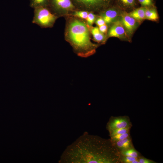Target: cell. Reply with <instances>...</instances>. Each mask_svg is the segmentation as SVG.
I'll return each mask as SVG.
<instances>
[{
    "label": "cell",
    "mask_w": 163,
    "mask_h": 163,
    "mask_svg": "<svg viewBox=\"0 0 163 163\" xmlns=\"http://www.w3.org/2000/svg\"><path fill=\"white\" fill-rule=\"evenodd\" d=\"M120 154L109 139L85 133L62 154V163H119Z\"/></svg>",
    "instance_id": "cell-1"
},
{
    "label": "cell",
    "mask_w": 163,
    "mask_h": 163,
    "mask_svg": "<svg viewBox=\"0 0 163 163\" xmlns=\"http://www.w3.org/2000/svg\"><path fill=\"white\" fill-rule=\"evenodd\" d=\"M88 28L83 21L73 19L68 24L65 32L67 41L72 46L75 53L83 57L94 54L99 46L91 41Z\"/></svg>",
    "instance_id": "cell-2"
},
{
    "label": "cell",
    "mask_w": 163,
    "mask_h": 163,
    "mask_svg": "<svg viewBox=\"0 0 163 163\" xmlns=\"http://www.w3.org/2000/svg\"><path fill=\"white\" fill-rule=\"evenodd\" d=\"M34 9L33 23L42 28L53 27L58 17L52 12L48 6L38 7Z\"/></svg>",
    "instance_id": "cell-3"
},
{
    "label": "cell",
    "mask_w": 163,
    "mask_h": 163,
    "mask_svg": "<svg viewBox=\"0 0 163 163\" xmlns=\"http://www.w3.org/2000/svg\"><path fill=\"white\" fill-rule=\"evenodd\" d=\"M75 7L85 9L103 10L111 5L113 0H72Z\"/></svg>",
    "instance_id": "cell-4"
},
{
    "label": "cell",
    "mask_w": 163,
    "mask_h": 163,
    "mask_svg": "<svg viewBox=\"0 0 163 163\" xmlns=\"http://www.w3.org/2000/svg\"><path fill=\"white\" fill-rule=\"evenodd\" d=\"M48 6L57 13L73 11L76 8L72 0H50Z\"/></svg>",
    "instance_id": "cell-5"
},
{
    "label": "cell",
    "mask_w": 163,
    "mask_h": 163,
    "mask_svg": "<svg viewBox=\"0 0 163 163\" xmlns=\"http://www.w3.org/2000/svg\"><path fill=\"white\" fill-rule=\"evenodd\" d=\"M119 20L121 22L129 38L138 27L140 23L125 11L121 13Z\"/></svg>",
    "instance_id": "cell-6"
},
{
    "label": "cell",
    "mask_w": 163,
    "mask_h": 163,
    "mask_svg": "<svg viewBox=\"0 0 163 163\" xmlns=\"http://www.w3.org/2000/svg\"><path fill=\"white\" fill-rule=\"evenodd\" d=\"M103 11L100 17L107 24H111L119 19L121 13L123 11L117 6L111 5Z\"/></svg>",
    "instance_id": "cell-7"
},
{
    "label": "cell",
    "mask_w": 163,
    "mask_h": 163,
    "mask_svg": "<svg viewBox=\"0 0 163 163\" xmlns=\"http://www.w3.org/2000/svg\"><path fill=\"white\" fill-rule=\"evenodd\" d=\"M108 37H115L121 40L129 41L130 38L119 19L111 24L108 32Z\"/></svg>",
    "instance_id": "cell-8"
},
{
    "label": "cell",
    "mask_w": 163,
    "mask_h": 163,
    "mask_svg": "<svg viewBox=\"0 0 163 163\" xmlns=\"http://www.w3.org/2000/svg\"><path fill=\"white\" fill-rule=\"evenodd\" d=\"M131 123L129 118L127 116L112 117L110 119L107 125L108 131L120 128L131 127Z\"/></svg>",
    "instance_id": "cell-9"
},
{
    "label": "cell",
    "mask_w": 163,
    "mask_h": 163,
    "mask_svg": "<svg viewBox=\"0 0 163 163\" xmlns=\"http://www.w3.org/2000/svg\"><path fill=\"white\" fill-rule=\"evenodd\" d=\"M112 143L119 152L134 147L130 136Z\"/></svg>",
    "instance_id": "cell-10"
},
{
    "label": "cell",
    "mask_w": 163,
    "mask_h": 163,
    "mask_svg": "<svg viewBox=\"0 0 163 163\" xmlns=\"http://www.w3.org/2000/svg\"><path fill=\"white\" fill-rule=\"evenodd\" d=\"M146 7H141L133 9L128 13L129 14L136 20L140 22L145 19V12Z\"/></svg>",
    "instance_id": "cell-11"
},
{
    "label": "cell",
    "mask_w": 163,
    "mask_h": 163,
    "mask_svg": "<svg viewBox=\"0 0 163 163\" xmlns=\"http://www.w3.org/2000/svg\"><path fill=\"white\" fill-rule=\"evenodd\" d=\"M91 32L95 41L102 44L105 43L107 40L106 37L104 34L100 32L98 27H91Z\"/></svg>",
    "instance_id": "cell-12"
},
{
    "label": "cell",
    "mask_w": 163,
    "mask_h": 163,
    "mask_svg": "<svg viewBox=\"0 0 163 163\" xmlns=\"http://www.w3.org/2000/svg\"><path fill=\"white\" fill-rule=\"evenodd\" d=\"M117 6L122 10L132 9L137 5V0H116Z\"/></svg>",
    "instance_id": "cell-13"
},
{
    "label": "cell",
    "mask_w": 163,
    "mask_h": 163,
    "mask_svg": "<svg viewBox=\"0 0 163 163\" xmlns=\"http://www.w3.org/2000/svg\"><path fill=\"white\" fill-rule=\"evenodd\" d=\"M145 19L153 21H157L158 20V16L157 10L155 6L146 7Z\"/></svg>",
    "instance_id": "cell-14"
},
{
    "label": "cell",
    "mask_w": 163,
    "mask_h": 163,
    "mask_svg": "<svg viewBox=\"0 0 163 163\" xmlns=\"http://www.w3.org/2000/svg\"><path fill=\"white\" fill-rule=\"evenodd\" d=\"M50 0H30V6L34 9L40 6H48Z\"/></svg>",
    "instance_id": "cell-15"
},
{
    "label": "cell",
    "mask_w": 163,
    "mask_h": 163,
    "mask_svg": "<svg viewBox=\"0 0 163 163\" xmlns=\"http://www.w3.org/2000/svg\"><path fill=\"white\" fill-rule=\"evenodd\" d=\"M123 155L129 156L134 157H139L141 156L140 153L136 151L134 148L120 152Z\"/></svg>",
    "instance_id": "cell-16"
},
{
    "label": "cell",
    "mask_w": 163,
    "mask_h": 163,
    "mask_svg": "<svg viewBox=\"0 0 163 163\" xmlns=\"http://www.w3.org/2000/svg\"><path fill=\"white\" fill-rule=\"evenodd\" d=\"M110 140L112 142L123 139L130 136L129 132L125 133L110 136Z\"/></svg>",
    "instance_id": "cell-17"
},
{
    "label": "cell",
    "mask_w": 163,
    "mask_h": 163,
    "mask_svg": "<svg viewBox=\"0 0 163 163\" xmlns=\"http://www.w3.org/2000/svg\"><path fill=\"white\" fill-rule=\"evenodd\" d=\"M131 127L116 129L109 130L110 136L120 134L129 132Z\"/></svg>",
    "instance_id": "cell-18"
},
{
    "label": "cell",
    "mask_w": 163,
    "mask_h": 163,
    "mask_svg": "<svg viewBox=\"0 0 163 163\" xmlns=\"http://www.w3.org/2000/svg\"><path fill=\"white\" fill-rule=\"evenodd\" d=\"M138 158L139 157H134L129 156H124L120 154V163H132L133 161L138 159Z\"/></svg>",
    "instance_id": "cell-19"
},
{
    "label": "cell",
    "mask_w": 163,
    "mask_h": 163,
    "mask_svg": "<svg viewBox=\"0 0 163 163\" xmlns=\"http://www.w3.org/2000/svg\"><path fill=\"white\" fill-rule=\"evenodd\" d=\"M88 12L86 11H76L74 13V16L84 19H86L88 14Z\"/></svg>",
    "instance_id": "cell-20"
},
{
    "label": "cell",
    "mask_w": 163,
    "mask_h": 163,
    "mask_svg": "<svg viewBox=\"0 0 163 163\" xmlns=\"http://www.w3.org/2000/svg\"><path fill=\"white\" fill-rule=\"evenodd\" d=\"M142 7H149L154 6L153 0H137Z\"/></svg>",
    "instance_id": "cell-21"
},
{
    "label": "cell",
    "mask_w": 163,
    "mask_h": 163,
    "mask_svg": "<svg viewBox=\"0 0 163 163\" xmlns=\"http://www.w3.org/2000/svg\"><path fill=\"white\" fill-rule=\"evenodd\" d=\"M86 20L88 25L91 27L95 21L96 16L92 12H89Z\"/></svg>",
    "instance_id": "cell-22"
},
{
    "label": "cell",
    "mask_w": 163,
    "mask_h": 163,
    "mask_svg": "<svg viewBox=\"0 0 163 163\" xmlns=\"http://www.w3.org/2000/svg\"><path fill=\"white\" fill-rule=\"evenodd\" d=\"M138 161L139 163H155V161L152 160L148 159L144 157L140 156L138 158Z\"/></svg>",
    "instance_id": "cell-23"
},
{
    "label": "cell",
    "mask_w": 163,
    "mask_h": 163,
    "mask_svg": "<svg viewBox=\"0 0 163 163\" xmlns=\"http://www.w3.org/2000/svg\"><path fill=\"white\" fill-rule=\"evenodd\" d=\"M98 28L100 32L104 34H106L107 31L108 27L106 24L99 26Z\"/></svg>",
    "instance_id": "cell-24"
},
{
    "label": "cell",
    "mask_w": 163,
    "mask_h": 163,
    "mask_svg": "<svg viewBox=\"0 0 163 163\" xmlns=\"http://www.w3.org/2000/svg\"><path fill=\"white\" fill-rule=\"evenodd\" d=\"M95 23L98 27L106 24L104 20L101 17L95 21Z\"/></svg>",
    "instance_id": "cell-25"
}]
</instances>
